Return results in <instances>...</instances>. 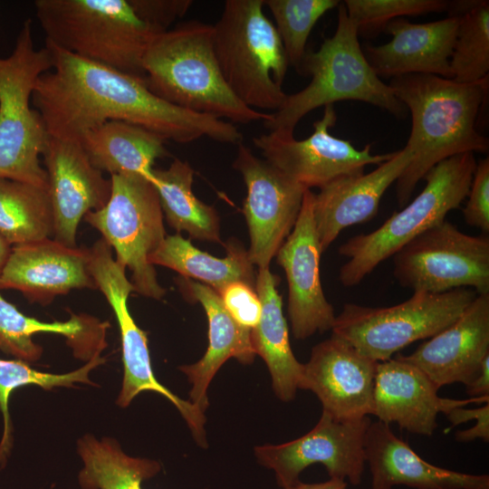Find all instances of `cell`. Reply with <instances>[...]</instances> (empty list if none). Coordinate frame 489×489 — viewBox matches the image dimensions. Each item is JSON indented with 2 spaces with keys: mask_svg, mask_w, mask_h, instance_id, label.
<instances>
[{
  "mask_svg": "<svg viewBox=\"0 0 489 489\" xmlns=\"http://www.w3.org/2000/svg\"><path fill=\"white\" fill-rule=\"evenodd\" d=\"M45 45L53 65L37 79L32 104L52 138L80 141L87 131L121 120L177 143L204 137L242 143V132L233 123L166 101L149 89L145 78L84 59L47 41Z\"/></svg>",
  "mask_w": 489,
  "mask_h": 489,
  "instance_id": "1",
  "label": "cell"
},
{
  "mask_svg": "<svg viewBox=\"0 0 489 489\" xmlns=\"http://www.w3.org/2000/svg\"><path fill=\"white\" fill-rule=\"evenodd\" d=\"M388 85L411 114L408 146L413 158L397 182L400 206L417 184L440 161L466 153H485L488 139L476 129L477 118L488 93L489 77L474 83L432 74L391 78Z\"/></svg>",
  "mask_w": 489,
  "mask_h": 489,
  "instance_id": "2",
  "label": "cell"
},
{
  "mask_svg": "<svg viewBox=\"0 0 489 489\" xmlns=\"http://www.w3.org/2000/svg\"><path fill=\"white\" fill-rule=\"evenodd\" d=\"M142 67L149 89L182 109L242 124L272 118L246 106L226 83L214 50L213 24L189 20L157 34Z\"/></svg>",
  "mask_w": 489,
  "mask_h": 489,
  "instance_id": "3",
  "label": "cell"
},
{
  "mask_svg": "<svg viewBox=\"0 0 489 489\" xmlns=\"http://www.w3.org/2000/svg\"><path fill=\"white\" fill-rule=\"evenodd\" d=\"M358 36V29L340 2L334 34L325 38L319 50L306 52L302 60L300 74L310 75V83L296 93L287 94L283 106L264 121L269 132L292 137L306 114L340 101H360L398 118L405 116L406 106L373 71Z\"/></svg>",
  "mask_w": 489,
  "mask_h": 489,
  "instance_id": "4",
  "label": "cell"
},
{
  "mask_svg": "<svg viewBox=\"0 0 489 489\" xmlns=\"http://www.w3.org/2000/svg\"><path fill=\"white\" fill-rule=\"evenodd\" d=\"M45 41L84 59L145 78L142 62L158 34L130 0H36Z\"/></svg>",
  "mask_w": 489,
  "mask_h": 489,
  "instance_id": "5",
  "label": "cell"
},
{
  "mask_svg": "<svg viewBox=\"0 0 489 489\" xmlns=\"http://www.w3.org/2000/svg\"><path fill=\"white\" fill-rule=\"evenodd\" d=\"M264 0H226L213 24L215 53L237 98L256 110H279L289 63L275 25L264 13Z\"/></svg>",
  "mask_w": 489,
  "mask_h": 489,
  "instance_id": "6",
  "label": "cell"
},
{
  "mask_svg": "<svg viewBox=\"0 0 489 489\" xmlns=\"http://www.w3.org/2000/svg\"><path fill=\"white\" fill-rule=\"evenodd\" d=\"M53 65L51 50L35 47L33 22L24 20L12 53L0 58V177L48 187L40 156L51 136L32 97L37 79Z\"/></svg>",
  "mask_w": 489,
  "mask_h": 489,
  "instance_id": "7",
  "label": "cell"
},
{
  "mask_svg": "<svg viewBox=\"0 0 489 489\" xmlns=\"http://www.w3.org/2000/svg\"><path fill=\"white\" fill-rule=\"evenodd\" d=\"M475 167L472 152L440 161L424 176V189L408 206L376 230L352 236L340 245V254L349 259L340 269L341 284H359L408 242L446 220V216L466 198Z\"/></svg>",
  "mask_w": 489,
  "mask_h": 489,
  "instance_id": "8",
  "label": "cell"
},
{
  "mask_svg": "<svg viewBox=\"0 0 489 489\" xmlns=\"http://www.w3.org/2000/svg\"><path fill=\"white\" fill-rule=\"evenodd\" d=\"M470 288L432 293L414 292L390 307L347 302L336 316L332 334L378 362L411 343L429 339L453 323L475 300Z\"/></svg>",
  "mask_w": 489,
  "mask_h": 489,
  "instance_id": "9",
  "label": "cell"
},
{
  "mask_svg": "<svg viewBox=\"0 0 489 489\" xmlns=\"http://www.w3.org/2000/svg\"><path fill=\"white\" fill-rule=\"evenodd\" d=\"M110 181L106 205L83 218L101 234L115 260L129 269L136 292L159 300L166 290L149 261L167 236L158 192L149 178L137 174L112 175Z\"/></svg>",
  "mask_w": 489,
  "mask_h": 489,
  "instance_id": "10",
  "label": "cell"
},
{
  "mask_svg": "<svg viewBox=\"0 0 489 489\" xmlns=\"http://www.w3.org/2000/svg\"><path fill=\"white\" fill-rule=\"evenodd\" d=\"M393 274L414 292L440 293L470 288L489 293V237L470 235L444 220L394 255Z\"/></svg>",
  "mask_w": 489,
  "mask_h": 489,
  "instance_id": "11",
  "label": "cell"
},
{
  "mask_svg": "<svg viewBox=\"0 0 489 489\" xmlns=\"http://www.w3.org/2000/svg\"><path fill=\"white\" fill-rule=\"evenodd\" d=\"M89 252L90 273L110 305L120 329L123 380L117 404L126 408L144 391L160 394L179 411L195 441L207 447L205 412L167 388L153 372L147 332L137 325L128 307V298L136 290L126 276V268L113 258L112 249L102 238L95 242Z\"/></svg>",
  "mask_w": 489,
  "mask_h": 489,
  "instance_id": "12",
  "label": "cell"
},
{
  "mask_svg": "<svg viewBox=\"0 0 489 489\" xmlns=\"http://www.w3.org/2000/svg\"><path fill=\"white\" fill-rule=\"evenodd\" d=\"M369 417L344 421L322 411L315 427L302 436L280 445L254 448L260 465L273 470L280 487L299 479L309 465L321 464L330 478L348 479L360 484L364 472L365 437Z\"/></svg>",
  "mask_w": 489,
  "mask_h": 489,
  "instance_id": "13",
  "label": "cell"
},
{
  "mask_svg": "<svg viewBox=\"0 0 489 489\" xmlns=\"http://www.w3.org/2000/svg\"><path fill=\"white\" fill-rule=\"evenodd\" d=\"M336 120L334 106L327 105L307 139L269 132L253 142L268 162L306 189L321 188L339 177L362 174L366 166L379 165L392 157L393 152L372 154L370 144L359 150L350 140L332 136L329 129Z\"/></svg>",
  "mask_w": 489,
  "mask_h": 489,
  "instance_id": "14",
  "label": "cell"
},
{
  "mask_svg": "<svg viewBox=\"0 0 489 489\" xmlns=\"http://www.w3.org/2000/svg\"><path fill=\"white\" fill-rule=\"evenodd\" d=\"M233 167L241 173L247 189L243 212L250 237L249 258L259 268L269 267L292 232L308 189L242 143Z\"/></svg>",
  "mask_w": 489,
  "mask_h": 489,
  "instance_id": "15",
  "label": "cell"
},
{
  "mask_svg": "<svg viewBox=\"0 0 489 489\" xmlns=\"http://www.w3.org/2000/svg\"><path fill=\"white\" fill-rule=\"evenodd\" d=\"M314 193L303 195L296 223L276 254L288 283V314L293 337L305 340L331 331L336 316L320 276L321 249L313 218Z\"/></svg>",
  "mask_w": 489,
  "mask_h": 489,
  "instance_id": "16",
  "label": "cell"
},
{
  "mask_svg": "<svg viewBox=\"0 0 489 489\" xmlns=\"http://www.w3.org/2000/svg\"><path fill=\"white\" fill-rule=\"evenodd\" d=\"M378 361L331 335L316 344L303 364L300 389L313 392L322 411L339 420H359L370 414Z\"/></svg>",
  "mask_w": 489,
  "mask_h": 489,
  "instance_id": "17",
  "label": "cell"
},
{
  "mask_svg": "<svg viewBox=\"0 0 489 489\" xmlns=\"http://www.w3.org/2000/svg\"><path fill=\"white\" fill-rule=\"evenodd\" d=\"M53 214V239L77 247L84 216L103 207L111 193L110 178L94 168L80 141L52 138L43 154Z\"/></svg>",
  "mask_w": 489,
  "mask_h": 489,
  "instance_id": "18",
  "label": "cell"
},
{
  "mask_svg": "<svg viewBox=\"0 0 489 489\" xmlns=\"http://www.w3.org/2000/svg\"><path fill=\"white\" fill-rule=\"evenodd\" d=\"M90 252L54 239L13 245L0 273V290H16L30 302L51 303L74 289H96Z\"/></svg>",
  "mask_w": 489,
  "mask_h": 489,
  "instance_id": "19",
  "label": "cell"
},
{
  "mask_svg": "<svg viewBox=\"0 0 489 489\" xmlns=\"http://www.w3.org/2000/svg\"><path fill=\"white\" fill-rule=\"evenodd\" d=\"M428 377L398 356L378 362L370 414L379 421L398 424L417 435L431 436L437 415L469 403H487L489 397L452 399L440 398Z\"/></svg>",
  "mask_w": 489,
  "mask_h": 489,
  "instance_id": "20",
  "label": "cell"
},
{
  "mask_svg": "<svg viewBox=\"0 0 489 489\" xmlns=\"http://www.w3.org/2000/svg\"><path fill=\"white\" fill-rule=\"evenodd\" d=\"M412 158V150L405 146L373 171L339 177L314 194L313 218L322 253L346 227L377 216L383 195Z\"/></svg>",
  "mask_w": 489,
  "mask_h": 489,
  "instance_id": "21",
  "label": "cell"
},
{
  "mask_svg": "<svg viewBox=\"0 0 489 489\" xmlns=\"http://www.w3.org/2000/svg\"><path fill=\"white\" fill-rule=\"evenodd\" d=\"M488 355L489 293H483L413 353L398 356L424 372L439 389L453 383L466 385Z\"/></svg>",
  "mask_w": 489,
  "mask_h": 489,
  "instance_id": "22",
  "label": "cell"
},
{
  "mask_svg": "<svg viewBox=\"0 0 489 489\" xmlns=\"http://www.w3.org/2000/svg\"><path fill=\"white\" fill-rule=\"evenodd\" d=\"M458 24L456 16L425 24L397 18L383 29L391 35L389 42L362 51L379 78L420 73L453 79L450 57Z\"/></svg>",
  "mask_w": 489,
  "mask_h": 489,
  "instance_id": "23",
  "label": "cell"
},
{
  "mask_svg": "<svg viewBox=\"0 0 489 489\" xmlns=\"http://www.w3.org/2000/svg\"><path fill=\"white\" fill-rule=\"evenodd\" d=\"M371 489L405 485L414 489H489L487 475H471L441 468L422 459L389 425L370 423L365 437Z\"/></svg>",
  "mask_w": 489,
  "mask_h": 489,
  "instance_id": "24",
  "label": "cell"
},
{
  "mask_svg": "<svg viewBox=\"0 0 489 489\" xmlns=\"http://www.w3.org/2000/svg\"><path fill=\"white\" fill-rule=\"evenodd\" d=\"M177 284L187 299L203 306L207 318L208 346L204 356L196 363L179 367L191 384L189 401L206 412L209 406L207 389L221 366L230 358L250 364L256 354L251 342V331L233 320L215 290L182 276L177 279Z\"/></svg>",
  "mask_w": 489,
  "mask_h": 489,
  "instance_id": "25",
  "label": "cell"
},
{
  "mask_svg": "<svg viewBox=\"0 0 489 489\" xmlns=\"http://www.w3.org/2000/svg\"><path fill=\"white\" fill-rule=\"evenodd\" d=\"M109 327V321L87 314L72 313L65 321H42L24 314L0 294V350L27 363L43 354V348L33 340L38 333L62 335L73 355L89 361L107 347Z\"/></svg>",
  "mask_w": 489,
  "mask_h": 489,
  "instance_id": "26",
  "label": "cell"
},
{
  "mask_svg": "<svg viewBox=\"0 0 489 489\" xmlns=\"http://www.w3.org/2000/svg\"><path fill=\"white\" fill-rule=\"evenodd\" d=\"M278 284V276L269 267L259 268L255 290L261 300L262 315L258 325L251 331V342L255 354L269 369L274 394L288 402L300 389L303 364L297 360L291 348Z\"/></svg>",
  "mask_w": 489,
  "mask_h": 489,
  "instance_id": "27",
  "label": "cell"
},
{
  "mask_svg": "<svg viewBox=\"0 0 489 489\" xmlns=\"http://www.w3.org/2000/svg\"><path fill=\"white\" fill-rule=\"evenodd\" d=\"M166 139L142 127L110 120L80 139L91 165L102 173L137 174L149 180L158 158L168 155Z\"/></svg>",
  "mask_w": 489,
  "mask_h": 489,
  "instance_id": "28",
  "label": "cell"
},
{
  "mask_svg": "<svg viewBox=\"0 0 489 489\" xmlns=\"http://www.w3.org/2000/svg\"><path fill=\"white\" fill-rule=\"evenodd\" d=\"M226 256L218 258L195 247L180 234L167 235L149 261L177 272L182 277L201 281L216 292L229 283L244 282L255 287L256 274L248 252L241 244L229 242Z\"/></svg>",
  "mask_w": 489,
  "mask_h": 489,
  "instance_id": "29",
  "label": "cell"
},
{
  "mask_svg": "<svg viewBox=\"0 0 489 489\" xmlns=\"http://www.w3.org/2000/svg\"><path fill=\"white\" fill-rule=\"evenodd\" d=\"M194 170L175 158L166 169H153L154 185L168 224L198 240L221 243L217 211L198 199L192 189Z\"/></svg>",
  "mask_w": 489,
  "mask_h": 489,
  "instance_id": "30",
  "label": "cell"
},
{
  "mask_svg": "<svg viewBox=\"0 0 489 489\" xmlns=\"http://www.w3.org/2000/svg\"><path fill=\"white\" fill-rule=\"evenodd\" d=\"M83 467L78 481L82 489H142V482L160 471L158 461L126 455L109 437L86 435L78 442Z\"/></svg>",
  "mask_w": 489,
  "mask_h": 489,
  "instance_id": "31",
  "label": "cell"
},
{
  "mask_svg": "<svg viewBox=\"0 0 489 489\" xmlns=\"http://www.w3.org/2000/svg\"><path fill=\"white\" fill-rule=\"evenodd\" d=\"M53 233L47 188L0 177V235L17 245L50 238Z\"/></svg>",
  "mask_w": 489,
  "mask_h": 489,
  "instance_id": "32",
  "label": "cell"
},
{
  "mask_svg": "<svg viewBox=\"0 0 489 489\" xmlns=\"http://www.w3.org/2000/svg\"><path fill=\"white\" fill-rule=\"evenodd\" d=\"M448 16L459 18L450 69L453 80L474 83L488 78L489 2L487 0L448 1Z\"/></svg>",
  "mask_w": 489,
  "mask_h": 489,
  "instance_id": "33",
  "label": "cell"
},
{
  "mask_svg": "<svg viewBox=\"0 0 489 489\" xmlns=\"http://www.w3.org/2000/svg\"><path fill=\"white\" fill-rule=\"evenodd\" d=\"M106 359L95 356L82 368L64 374L36 370L20 360L0 359V410L4 419V431L0 441V470L5 466L13 445V427L9 413V399L17 388L35 385L45 390L57 387H72L75 383L92 385L90 372L103 364Z\"/></svg>",
  "mask_w": 489,
  "mask_h": 489,
  "instance_id": "34",
  "label": "cell"
},
{
  "mask_svg": "<svg viewBox=\"0 0 489 489\" xmlns=\"http://www.w3.org/2000/svg\"><path fill=\"white\" fill-rule=\"evenodd\" d=\"M340 3L338 0H264L275 21L288 63L299 73L313 26Z\"/></svg>",
  "mask_w": 489,
  "mask_h": 489,
  "instance_id": "35",
  "label": "cell"
},
{
  "mask_svg": "<svg viewBox=\"0 0 489 489\" xmlns=\"http://www.w3.org/2000/svg\"><path fill=\"white\" fill-rule=\"evenodd\" d=\"M347 14L358 29L367 34L383 31L390 21L407 15L446 11L445 0H346Z\"/></svg>",
  "mask_w": 489,
  "mask_h": 489,
  "instance_id": "36",
  "label": "cell"
},
{
  "mask_svg": "<svg viewBox=\"0 0 489 489\" xmlns=\"http://www.w3.org/2000/svg\"><path fill=\"white\" fill-rule=\"evenodd\" d=\"M217 293L225 309L239 326L252 331L258 325L262 303L255 287L235 281L225 285Z\"/></svg>",
  "mask_w": 489,
  "mask_h": 489,
  "instance_id": "37",
  "label": "cell"
},
{
  "mask_svg": "<svg viewBox=\"0 0 489 489\" xmlns=\"http://www.w3.org/2000/svg\"><path fill=\"white\" fill-rule=\"evenodd\" d=\"M463 216L467 225L489 232V158L476 163Z\"/></svg>",
  "mask_w": 489,
  "mask_h": 489,
  "instance_id": "38",
  "label": "cell"
},
{
  "mask_svg": "<svg viewBox=\"0 0 489 489\" xmlns=\"http://www.w3.org/2000/svg\"><path fill=\"white\" fill-rule=\"evenodd\" d=\"M138 15L158 34L168 30L193 5L191 0H130Z\"/></svg>",
  "mask_w": 489,
  "mask_h": 489,
  "instance_id": "39",
  "label": "cell"
},
{
  "mask_svg": "<svg viewBox=\"0 0 489 489\" xmlns=\"http://www.w3.org/2000/svg\"><path fill=\"white\" fill-rule=\"evenodd\" d=\"M465 388L471 398L489 397V355L483 360L476 373L465 385Z\"/></svg>",
  "mask_w": 489,
  "mask_h": 489,
  "instance_id": "40",
  "label": "cell"
},
{
  "mask_svg": "<svg viewBox=\"0 0 489 489\" xmlns=\"http://www.w3.org/2000/svg\"><path fill=\"white\" fill-rule=\"evenodd\" d=\"M457 442H471L477 438L484 442L489 441V410L483 413L477 419L475 425L465 430H458L455 433Z\"/></svg>",
  "mask_w": 489,
  "mask_h": 489,
  "instance_id": "41",
  "label": "cell"
},
{
  "mask_svg": "<svg viewBox=\"0 0 489 489\" xmlns=\"http://www.w3.org/2000/svg\"><path fill=\"white\" fill-rule=\"evenodd\" d=\"M489 410V402L476 408H464V407L455 408L446 413L452 427L469 420H476L483 413Z\"/></svg>",
  "mask_w": 489,
  "mask_h": 489,
  "instance_id": "42",
  "label": "cell"
},
{
  "mask_svg": "<svg viewBox=\"0 0 489 489\" xmlns=\"http://www.w3.org/2000/svg\"><path fill=\"white\" fill-rule=\"evenodd\" d=\"M281 489H347V483L345 480L338 478H330L326 482L316 484H306L298 480L290 485L281 487Z\"/></svg>",
  "mask_w": 489,
  "mask_h": 489,
  "instance_id": "43",
  "label": "cell"
},
{
  "mask_svg": "<svg viewBox=\"0 0 489 489\" xmlns=\"http://www.w3.org/2000/svg\"><path fill=\"white\" fill-rule=\"evenodd\" d=\"M11 252V244L0 235V273Z\"/></svg>",
  "mask_w": 489,
  "mask_h": 489,
  "instance_id": "44",
  "label": "cell"
}]
</instances>
